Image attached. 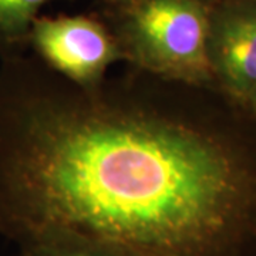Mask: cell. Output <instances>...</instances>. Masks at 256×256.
<instances>
[{
  "instance_id": "5b68a950",
  "label": "cell",
  "mask_w": 256,
  "mask_h": 256,
  "mask_svg": "<svg viewBox=\"0 0 256 256\" xmlns=\"http://www.w3.org/2000/svg\"><path fill=\"white\" fill-rule=\"evenodd\" d=\"M53 0H0V58L23 54L40 10Z\"/></svg>"
},
{
  "instance_id": "7a4b0ae2",
  "label": "cell",
  "mask_w": 256,
  "mask_h": 256,
  "mask_svg": "<svg viewBox=\"0 0 256 256\" xmlns=\"http://www.w3.org/2000/svg\"><path fill=\"white\" fill-rule=\"evenodd\" d=\"M111 32L122 63L170 80L216 87L206 50L210 0H128Z\"/></svg>"
},
{
  "instance_id": "3957f363",
  "label": "cell",
  "mask_w": 256,
  "mask_h": 256,
  "mask_svg": "<svg viewBox=\"0 0 256 256\" xmlns=\"http://www.w3.org/2000/svg\"><path fill=\"white\" fill-rule=\"evenodd\" d=\"M28 44L47 67L82 86L100 82L124 62L110 26L88 16H38Z\"/></svg>"
},
{
  "instance_id": "52a82bcc",
  "label": "cell",
  "mask_w": 256,
  "mask_h": 256,
  "mask_svg": "<svg viewBox=\"0 0 256 256\" xmlns=\"http://www.w3.org/2000/svg\"><path fill=\"white\" fill-rule=\"evenodd\" d=\"M245 106H246L248 108H250V110L256 112V88L252 92V94L248 97L246 102H245Z\"/></svg>"
},
{
  "instance_id": "ba28073f",
  "label": "cell",
  "mask_w": 256,
  "mask_h": 256,
  "mask_svg": "<svg viewBox=\"0 0 256 256\" xmlns=\"http://www.w3.org/2000/svg\"><path fill=\"white\" fill-rule=\"evenodd\" d=\"M111 3H114V4H121V3H126L128 0H108Z\"/></svg>"
},
{
  "instance_id": "9c48e42d",
  "label": "cell",
  "mask_w": 256,
  "mask_h": 256,
  "mask_svg": "<svg viewBox=\"0 0 256 256\" xmlns=\"http://www.w3.org/2000/svg\"><path fill=\"white\" fill-rule=\"evenodd\" d=\"M250 2H256V0H250Z\"/></svg>"
},
{
  "instance_id": "8992f818",
  "label": "cell",
  "mask_w": 256,
  "mask_h": 256,
  "mask_svg": "<svg viewBox=\"0 0 256 256\" xmlns=\"http://www.w3.org/2000/svg\"><path fill=\"white\" fill-rule=\"evenodd\" d=\"M18 256H98L87 249L66 245H42L20 249Z\"/></svg>"
},
{
  "instance_id": "277c9868",
  "label": "cell",
  "mask_w": 256,
  "mask_h": 256,
  "mask_svg": "<svg viewBox=\"0 0 256 256\" xmlns=\"http://www.w3.org/2000/svg\"><path fill=\"white\" fill-rule=\"evenodd\" d=\"M206 50L216 88L245 104L256 88V2L210 0Z\"/></svg>"
},
{
  "instance_id": "6da1fadb",
  "label": "cell",
  "mask_w": 256,
  "mask_h": 256,
  "mask_svg": "<svg viewBox=\"0 0 256 256\" xmlns=\"http://www.w3.org/2000/svg\"><path fill=\"white\" fill-rule=\"evenodd\" d=\"M0 236L98 256H256V112L128 66L82 86L0 58Z\"/></svg>"
}]
</instances>
